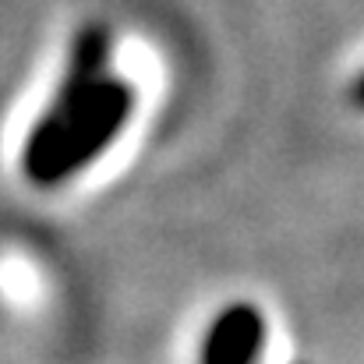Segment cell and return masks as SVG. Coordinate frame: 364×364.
Masks as SVG:
<instances>
[{"instance_id": "cell-1", "label": "cell", "mask_w": 364, "mask_h": 364, "mask_svg": "<svg viewBox=\"0 0 364 364\" xmlns=\"http://www.w3.org/2000/svg\"><path fill=\"white\" fill-rule=\"evenodd\" d=\"M107 57H110V32L107 25H85L68 53V71L57 85V96L50 100V107L39 114V121L32 124L25 149H21V173L43 188L46 173L57 159V152L64 149V141L71 138V131L78 127V121L89 114L96 92L107 82Z\"/></svg>"}, {"instance_id": "cell-2", "label": "cell", "mask_w": 364, "mask_h": 364, "mask_svg": "<svg viewBox=\"0 0 364 364\" xmlns=\"http://www.w3.org/2000/svg\"><path fill=\"white\" fill-rule=\"evenodd\" d=\"M131 110H134V89L124 78H107L103 89L96 92L89 114L78 121V127L71 131V138L64 141V149L57 152L43 188L64 184L68 177L82 173L92 159H100L114 145V138L121 134V127L127 124Z\"/></svg>"}, {"instance_id": "cell-3", "label": "cell", "mask_w": 364, "mask_h": 364, "mask_svg": "<svg viewBox=\"0 0 364 364\" xmlns=\"http://www.w3.org/2000/svg\"><path fill=\"white\" fill-rule=\"evenodd\" d=\"M198 364H287V354H276L265 315L241 301L209 322Z\"/></svg>"}, {"instance_id": "cell-4", "label": "cell", "mask_w": 364, "mask_h": 364, "mask_svg": "<svg viewBox=\"0 0 364 364\" xmlns=\"http://www.w3.org/2000/svg\"><path fill=\"white\" fill-rule=\"evenodd\" d=\"M350 96H354V103H358V107L364 110V75L358 78V82H354V92H350Z\"/></svg>"}]
</instances>
